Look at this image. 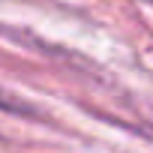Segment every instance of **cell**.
Wrapping results in <instances>:
<instances>
[{"mask_svg": "<svg viewBox=\"0 0 153 153\" xmlns=\"http://www.w3.org/2000/svg\"><path fill=\"white\" fill-rule=\"evenodd\" d=\"M147 3H153V0H147Z\"/></svg>", "mask_w": 153, "mask_h": 153, "instance_id": "cell-2", "label": "cell"}, {"mask_svg": "<svg viewBox=\"0 0 153 153\" xmlns=\"http://www.w3.org/2000/svg\"><path fill=\"white\" fill-rule=\"evenodd\" d=\"M0 111H24V105H21L18 99H12V96H6L3 90H0Z\"/></svg>", "mask_w": 153, "mask_h": 153, "instance_id": "cell-1", "label": "cell"}]
</instances>
